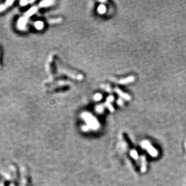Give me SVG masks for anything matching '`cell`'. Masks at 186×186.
<instances>
[{"mask_svg": "<svg viewBox=\"0 0 186 186\" xmlns=\"http://www.w3.org/2000/svg\"><path fill=\"white\" fill-rule=\"evenodd\" d=\"M27 3H28V1H22L20 2V4H21V6H25V5L27 4Z\"/></svg>", "mask_w": 186, "mask_h": 186, "instance_id": "3957f363", "label": "cell"}, {"mask_svg": "<svg viewBox=\"0 0 186 186\" xmlns=\"http://www.w3.org/2000/svg\"><path fill=\"white\" fill-rule=\"evenodd\" d=\"M35 27H36L37 29H41L43 27V23L42 22L38 21L35 23Z\"/></svg>", "mask_w": 186, "mask_h": 186, "instance_id": "7a4b0ae2", "label": "cell"}, {"mask_svg": "<svg viewBox=\"0 0 186 186\" xmlns=\"http://www.w3.org/2000/svg\"><path fill=\"white\" fill-rule=\"evenodd\" d=\"M52 2V1H43L40 3V6L41 7H45V6H48L49 5L51 4V3Z\"/></svg>", "mask_w": 186, "mask_h": 186, "instance_id": "6da1fadb", "label": "cell"}]
</instances>
